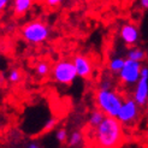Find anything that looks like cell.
Returning a JSON list of instances; mask_svg holds the SVG:
<instances>
[{
    "label": "cell",
    "instance_id": "obj_16",
    "mask_svg": "<svg viewBox=\"0 0 148 148\" xmlns=\"http://www.w3.org/2000/svg\"><path fill=\"white\" fill-rule=\"evenodd\" d=\"M22 78H23V73H22V71L19 69H16V68L11 69L9 75H7V81H9L10 83H13V84L19 83L22 81Z\"/></svg>",
    "mask_w": 148,
    "mask_h": 148
},
{
    "label": "cell",
    "instance_id": "obj_2",
    "mask_svg": "<svg viewBox=\"0 0 148 148\" xmlns=\"http://www.w3.org/2000/svg\"><path fill=\"white\" fill-rule=\"evenodd\" d=\"M123 100V95L112 87H99L94 93V102L97 108L110 117H117Z\"/></svg>",
    "mask_w": 148,
    "mask_h": 148
},
{
    "label": "cell",
    "instance_id": "obj_9",
    "mask_svg": "<svg viewBox=\"0 0 148 148\" xmlns=\"http://www.w3.org/2000/svg\"><path fill=\"white\" fill-rule=\"evenodd\" d=\"M119 36L125 45L135 46L138 41V38H140L138 28L134 23H125L121 27Z\"/></svg>",
    "mask_w": 148,
    "mask_h": 148
},
{
    "label": "cell",
    "instance_id": "obj_19",
    "mask_svg": "<svg viewBox=\"0 0 148 148\" xmlns=\"http://www.w3.org/2000/svg\"><path fill=\"white\" fill-rule=\"evenodd\" d=\"M64 0H43V3H45L48 7H57L58 5H60Z\"/></svg>",
    "mask_w": 148,
    "mask_h": 148
},
{
    "label": "cell",
    "instance_id": "obj_18",
    "mask_svg": "<svg viewBox=\"0 0 148 148\" xmlns=\"http://www.w3.org/2000/svg\"><path fill=\"white\" fill-rule=\"evenodd\" d=\"M57 123H58V121L56 119V118H49V119H47V121H46V123L43 124L42 132H48V131H51V130L56 129Z\"/></svg>",
    "mask_w": 148,
    "mask_h": 148
},
{
    "label": "cell",
    "instance_id": "obj_12",
    "mask_svg": "<svg viewBox=\"0 0 148 148\" xmlns=\"http://www.w3.org/2000/svg\"><path fill=\"white\" fill-rule=\"evenodd\" d=\"M106 117V114L102 112L101 110L95 108L89 113V117H88V128L89 129H94L97 128L98 125L103 121V118Z\"/></svg>",
    "mask_w": 148,
    "mask_h": 148
},
{
    "label": "cell",
    "instance_id": "obj_15",
    "mask_svg": "<svg viewBox=\"0 0 148 148\" xmlns=\"http://www.w3.org/2000/svg\"><path fill=\"white\" fill-rule=\"evenodd\" d=\"M127 57L129 59H132V60H136V62H143L146 59V52L142 48L134 47V48L129 49Z\"/></svg>",
    "mask_w": 148,
    "mask_h": 148
},
{
    "label": "cell",
    "instance_id": "obj_4",
    "mask_svg": "<svg viewBox=\"0 0 148 148\" xmlns=\"http://www.w3.org/2000/svg\"><path fill=\"white\" fill-rule=\"evenodd\" d=\"M21 36L30 45H41L48 39L49 28L40 19L30 21L21 28Z\"/></svg>",
    "mask_w": 148,
    "mask_h": 148
},
{
    "label": "cell",
    "instance_id": "obj_20",
    "mask_svg": "<svg viewBox=\"0 0 148 148\" xmlns=\"http://www.w3.org/2000/svg\"><path fill=\"white\" fill-rule=\"evenodd\" d=\"M11 0H0V10H4L7 7V5L10 4Z\"/></svg>",
    "mask_w": 148,
    "mask_h": 148
},
{
    "label": "cell",
    "instance_id": "obj_8",
    "mask_svg": "<svg viewBox=\"0 0 148 148\" xmlns=\"http://www.w3.org/2000/svg\"><path fill=\"white\" fill-rule=\"evenodd\" d=\"M72 62L75 64V68L77 71L78 77L83 78V79H89L93 77L94 73V64L92 62V59L84 56V54H76L72 58Z\"/></svg>",
    "mask_w": 148,
    "mask_h": 148
},
{
    "label": "cell",
    "instance_id": "obj_5",
    "mask_svg": "<svg viewBox=\"0 0 148 148\" xmlns=\"http://www.w3.org/2000/svg\"><path fill=\"white\" fill-rule=\"evenodd\" d=\"M141 70H142L141 62H136V60H132V59L127 58L125 59L123 69L121 70L119 73H118L119 83L127 88H129L131 86H135L138 82L140 77H141Z\"/></svg>",
    "mask_w": 148,
    "mask_h": 148
},
{
    "label": "cell",
    "instance_id": "obj_17",
    "mask_svg": "<svg viewBox=\"0 0 148 148\" xmlns=\"http://www.w3.org/2000/svg\"><path fill=\"white\" fill-rule=\"evenodd\" d=\"M56 140L59 142V143H66L68 142V138H69V132L66 129L64 128H60L56 131V135H54Z\"/></svg>",
    "mask_w": 148,
    "mask_h": 148
},
{
    "label": "cell",
    "instance_id": "obj_7",
    "mask_svg": "<svg viewBox=\"0 0 148 148\" xmlns=\"http://www.w3.org/2000/svg\"><path fill=\"white\" fill-rule=\"evenodd\" d=\"M132 98L138 103L140 106H146L148 103V68L142 66L141 77L138 82L135 84L134 92H132Z\"/></svg>",
    "mask_w": 148,
    "mask_h": 148
},
{
    "label": "cell",
    "instance_id": "obj_21",
    "mask_svg": "<svg viewBox=\"0 0 148 148\" xmlns=\"http://www.w3.org/2000/svg\"><path fill=\"white\" fill-rule=\"evenodd\" d=\"M140 6L143 10H148V0H140Z\"/></svg>",
    "mask_w": 148,
    "mask_h": 148
},
{
    "label": "cell",
    "instance_id": "obj_3",
    "mask_svg": "<svg viewBox=\"0 0 148 148\" xmlns=\"http://www.w3.org/2000/svg\"><path fill=\"white\" fill-rule=\"evenodd\" d=\"M51 77L54 83L59 86L69 87L75 82V79L78 77V75L72 60L60 59V60L56 62L53 66H52Z\"/></svg>",
    "mask_w": 148,
    "mask_h": 148
},
{
    "label": "cell",
    "instance_id": "obj_1",
    "mask_svg": "<svg viewBox=\"0 0 148 148\" xmlns=\"http://www.w3.org/2000/svg\"><path fill=\"white\" fill-rule=\"evenodd\" d=\"M124 125L117 117L106 116L97 128L90 130V141L95 148H118L124 142Z\"/></svg>",
    "mask_w": 148,
    "mask_h": 148
},
{
    "label": "cell",
    "instance_id": "obj_11",
    "mask_svg": "<svg viewBox=\"0 0 148 148\" xmlns=\"http://www.w3.org/2000/svg\"><path fill=\"white\" fill-rule=\"evenodd\" d=\"M34 0H13V13L17 17L24 14L33 7Z\"/></svg>",
    "mask_w": 148,
    "mask_h": 148
},
{
    "label": "cell",
    "instance_id": "obj_6",
    "mask_svg": "<svg viewBox=\"0 0 148 148\" xmlns=\"http://www.w3.org/2000/svg\"><path fill=\"white\" fill-rule=\"evenodd\" d=\"M140 107L141 106L135 101V99L132 97L124 98L121 110L117 114V118L119 119V122L124 127H132V125L136 123V121L138 119Z\"/></svg>",
    "mask_w": 148,
    "mask_h": 148
},
{
    "label": "cell",
    "instance_id": "obj_14",
    "mask_svg": "<svg viewBox=\"0 0 148 148\" xmlns=\"http://www.w3.org/2000/svg\"><path fill=\"white\" fill-rule=\"evenodd\" d=\"M124 63H125V59H124V58H121V57H114V58H112V59H111V60L108 62V70H110V72L118 75V73L121 72V70L123 69Z\"/></svg>",
    "mask_w": 148,
    "mask_h": 148
},
{
    "label": "cell",
    "instance_id": "obj_13",
    "mask_svg": "<svg viewBox=\"0 0 148 148\" xmlns=\"http://www.w3.org/2000/svg\"><path fill=\"white\" fill-rule=\"evenodd\" d=\"M83 132L79 130H75L72 131L69 135L68 142H66V146L69 148H78L83 143Z\"/></svg>",
    "mask_w": 148,
    "mask_h": 148
},
{
    "label": "cell",
    "instance_id": "obj_22",
    "mask_svg": "<svg viewBox=\"0 0 148 148\" xmlns=\"http://www.w3.org/2000/svg\"><path fill=\"white\" fill-rule=\"evenodd\" d=\"M25 148H41V146H40L38 142H34V141H33V142L29 143V145H28Z\"/></svg>",
    "mask_w": 148,
    "mask_h": 148
},
{
    "label": "cell",
    "instance_id": "obj_10",
    "mask_svg": "<svg viewBox=\"0 0 148 148\" xmlns=\"http://www.w3.org/2000/svg\"><path fill=\"white\" fill-rule=\"evenodd\" d=\"M52 66L53 65H52L48 60H46V59H41V60H39L35 64L34 73L36 75V77H39V78H46L47 76L51 75Z\"/></svg>",
    "mask_w": 148,
    "mask_h": 148
}]
</instances>
